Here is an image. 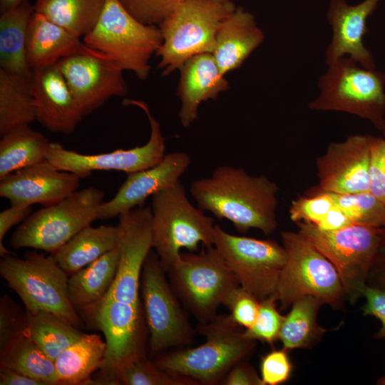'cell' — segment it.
I'll use <instances>...</instances> for the list:
<instances>
[{"instance_id": "6da1fadb", "label": "cell", "mask_w": 385, "mask_h": 385, "mask_svg": "<svg viewBox=\"0 0 385 385\" xmlns=\"http://www.w3.org/2000/svg\"><path fill=\"white\" fill-rule=\"evenodd\" d=\"M278 187L265 175L252 176L230 165L216 168L210 177L194 180L190 192L197 206L220 220H229L240 233L250 229L265 235L278 225Z\"/></svg>"}, {"instance_id": "7a4b0ae2", "label": "cell", "mask_w": 385, "mask_h": 385, "mask_svg": "<svg viewBox=\"0 0 385 385\" xmlns=\"http://www.w3.org/2000/svg\"><path fill=\"white\" fill-rule=\"evenodd\" d=\"M196 331L205 337L203 344L161 353L154 361L156 366L198 384H222L229 371L247 357L256 345L230 314H216L200 323Z\"/></svg>"}, {"instance_id": "3957f363", "label": "cell", "mask_w": 385, "mask_h": 385, "mask_svg": "<svg viewBox=\"0 0 385 385\" xmlns=\"http://www.w3.org/2000/svg\"><path fill=\"white\" fill-rule=\"evenodd\" d=\"M0 275L21 299L26 311L53 313L80 329L83 318L68 297L67 272L50 255L29 251L23 258L6 255L0 261Z\"/></svg>"}, {"instance_id": "277c9868", "label": "cell", "mask_w": 385, "mask_h": 385, "mask_svg": "<svg viewBox=\"0 0 385 385\" xmlns=\"http://www.w3.org/2000/svg\"><path fill=\"white\" fill-rule=\"evenodd\" d=\"M151 210L153 249L165 272L182 249L213 246L214 220L192 205L180 180L152 196Z\"/></svg>"}, {"instance_id": "5b68a950", "label": "cell", "mask_w": 385, "mask_h": 385, "mask_svg": "<svg viewBox=\"0 0 385 385\" xmlns=\"http://www.w3.org/2000/svg\"><path fill=\"white\" fill-rule=\"evenodd\" d=\"M231 1L186 0L158 26L163 41L156 52L166 76L190 58L214 51L220 24L235 9Z\"/></svg>"}, {"instance_id": "8992f818", "label": "cell", "mask_w": 385, "mask_h": 385, "mask_svg": "<svg viewBox=\"0 0 385 385\" xmlns=\"http://www.w3.org/2000/svg\"><path fill=\"white\" fill-rule=\"evenodd\" d=\"M281 239L287 260L274 294L279 309L284 310L299 298L315 297L335 309L346 299L333 264L300 233L283 231Z\"/></svg>"}, {"instance_id": "52a82bcc", "label": "cell", "mask_w": 385, "mask_h": 385, "mask_svg": "<svg viewBox=\"0 0 385 385\" xmlns=\"http://www.w3.org/2000/svg\"><path fill=\"white\" fill-rule=\"evenodd\" d=\"M83 41L111 58L123 71H131L145 80L150 70V58L156 53L163 37L159 27L139 21L120 0H106L97 23Z\"/></svg>"}, {"instance_id": "ba28073f", "label": "cell", "mask_w": 385, "mask_h": 385, "mask_svg": "<svg viewBox=\"0 0 385 385\" xmlns=\"http://www.w3.org/2000/svg\"><path fill=\"white\" fill-rule=\"evenodd\" d=\"M199 252L180 253L166 270L170 284L186 308L200 323L216 314L238 281L212 246Z\"/></svg>"}, {"instance_id": "9c48e42d", "label": "cell", "mask_w": 385, "mask_h": 385, "mask_svg": "<svg viewBox=\"0 0 385 385\" xmlns=\"http://www.w3.org/2000/svg\"><path fill=\"white\" fill-rule=\"evenodd\" d=\"M359 66L345 56L329 65L318 81L320 94L309 108L354 114L384 130L385 74Z\"/></svg>"}, {"instance_id": "30bf717a", "label": "cell", "mask_w": 385, "mask_h": 385, "mask_svg": "<svg viewBox=\"0 0 385 385\" xmlns=\"http://www.w3.org/2000/svg\"><path fill=\"white\" fill-rule=\"evenodd\" d=\"M103 197V190L88 187L32 212L12 234L11 247L31 248L52 254L98 219Z\"/></svg>"}, {"instance_id": "8fae6325", "label": "cell", "mask_w": 385, "mask_h": 385, "mask_svg": "<svg viewBox=\"0 0 385 385\" xmlns=\"http://www.w3.org/2000/svg\"><path fill=\"white\" fill-rule=\"evenodd\" d=\"M303 237L335 267L346 299L354 303L362 296L369 272L378 252L382 231L379 227L351 224L324 231L309 222H297Z\"/></svg>"}, {"instance_id": "7c38bea8", "label": "cell", "mask_w": 385, "mask_h": 385, "mask_svg": "<svg viewBox=\"0 0 385 385\" xmlns=\"http://www.w3.org/2000/svg\"><path fill=\"white\" fill-rule=\"evenodd\" d=\"M166 274L157 253L151 250L142 269L140 290L152 356L190 344L195 334Z\"/></svg>"}, {"instance_id": "4fadbf2b", "label": "cell", "mask_w": 385, "mask_h": 385, "mask_svg": "<svg viewBox=\"0 0 385 385\" xmlns=\"http://www.w3.org/2000/svg\"><path fill=\"white\" fill-rule=\"evenodd\" d=\"M213 246L242 288L260 301L274 294L287 260L283 245L269 239L235 235L215 225Z\"/></svg>"}, {"instance_id": "5bb4252c", "label": "cell", "mask_w": 385, "mask_h": 385, "mask_svg": "<svg viewBox=\"0 0 385 385\" xmlns=\"http://www.w3.org/2000/svg\"><path fill=\"white\" fill-rule=\"evenodd\" d=\"M83 312L103 333L106 344L99 376L92 384H117L115 372L119 366L135 356L146 354L148 326L143 304L105 297Z\"/></svg>"}, {"instance_id": "9a60e30c", "label": "cell", "mask_w": 385, "mask_h": 385, "mask_svg": "<svg viewBox=\"0 0 385 385\" xmlns=\"http://www.w3.org/2000/svg\"><path fill=\"white\" fill-rule=\"evenodd\" d=\"M123 104L139 107L146 114L150 135L145 144L109 153L83 154L68 150L58 143H51L46 159L58 169L72 173L80 178L88 177L97 170L123 171L128 174L158 164L165 155V143L160 124L150 113L145 102L125 99Z\"/></svg>"}, {"instance_id": "2e32d148", "label": "cell", "mask_w": 385, "mask_h": 385, "mask_svg": "<svg viewBox=\"0 0 385 385\" xmlns=\"http://www.w3.org/2000/svg\"><path fill=\"white\" fill-rule=\"evenodd\" d=\"M56 64L84 116L110 98L123 96L128 91L123 71L111 58L86 45L81 52L64 57Z\"/></svg>"}, {"instance_id": "e0dca14e", "label": "cell", "mask_w": 385, "mask_h": 385, "mask_svg": "<svg viewBox=\"0 0 385 385\" xmlns=\"http://www.w3.org/2000/svg\"><path fill=\"white\" fill-rule=\"evenodd\" d=\"M120 257L115 280L106 297L140 304V280L144 262L153 250L152 210L138 207L118 216Z\"/></svg>"}, {"instance_id": "ac0fdd59", "label": "cell", "mask_w": 385, "mask_h": 385, "mask_svg": "<svg viewBox=\"0 0 385 385\" xmlns=\"http://www.w3.org/2000/svg\"><path fill=\"white\" fill-rule=\"evenodd\" d=\"M371 138L351 135L342 142L331 143L317 160L319 184L314 190L337 194L369 192Z\"/></svg>"}, {"instance_id": "d6986e66", "label": "cell", "mask_w": 385, "mask_h": 385, "mask_svg": "<svg viewBox=\"0 0 385 385\" xmlns=\"http://www.w3.org/2000/svg\"><path fill=\"white\" fill-rule=\"evenodd\" d=\"M81 178L47 159L0 179V196L11 205L50 206L78 190Z\"/></svg>"}, {"instance_id": "ffe728a7", "label": "cell", "mask_w": 385, "mask_h": 385, "mask_svg": "<svg viewBox=\"0 0 385 385\" xmlns=\"http://www.w3.org/2000/svg\"><path fill=\"white\" fill-rule=\"evenodd\" d=\"M191 163L190 157L184 152L165 154L157 165L128 173L115 196L102 202L98 219L107 220L138 207L155 193L165 190L180 180Z\"/></svg>"}, {"instance_id": "44dd1931", "label": "cell", "mask_w": 385, "mask_h": 385, "mask_svg": "<svg viewBox=\"0 0 385 385\" xmlns=\"http://www.w3.org/2000/svg\"><path fill=\"white\" fill-rule=\"evenodd\" d=\"M36 120L48 130L71 134L84 116L57 64L32 70Z\"/></svg>"}, {"instance_id": "7402d4cb", "label": "cell", "mask_w": 385, "mask_h": 385, "mask_svg": "<svg viewBox=\"0 0 385 385\" xmlns=\"http://www.w3.org/2000/svg\"><path fill=\"white\" fill-rule=\"evenodd\" d=\"M380 1L364 0L353 6L346 0L330 1L327 16L333 35L326 51L328 66L348 55L363 68L374 69V58L364 46L363 37L368 31L367 18L374 11Z\"/></svg>"}, {"instance_id": "603a6c76", "label": "cell", "mask_w": 385, "mask_h": 385, "mask_svg": "<svg viewBox=\"0 0 385 385\" xmlns=\"http://www.w3.org/2000/svg\"><path fill=\"white\" fill-rule=\"evenodd\" d=\"M178 96L181 101L179 118L188 128L198 116L200 103L215 99L228 88V82L219 68L212 53H205L188 59L180 68Z\"/></svg>"}, {"instance_id": "cb8c5ba5", "label": "cell", "mask_w": 385, "mask_h": 385, "mask_svg": "<svg viewBox=\"0 0 385 385\" xmlns=\"http://www.w3.org/2000/svg\"><path fill=\"white\" fill-rule=\"evenodd\" d=\"M263 40L254 16L236 7L222 22L216 36L212 55L221 72L225 75L241 66Z\"/></svg>"}, {"instance_id": "d4e9b609", "label": "cell", "mask_w": 385, "mask_h": 385, "mask_svg": "<svg viewBox=\"0 0 385 385\" xmlns=\"http://www.w3.org/2000/svg\"><path fill=\"white\" fill-rule=\"evenodd\" d=\"M85 47L79 37L34 11L29 25L26 45L31 70L55 64Z\"/></svg>"}, {"instance_id": "484cf974", "label": "cell", "mask_w": 385, "mask_h": 385, "mask_svg": "<svg viewBox=\"0 0 385 385\" xmlns=\"http://www.w3.org/2000/svg\"><path fill=\"white\" fill-rule=\"evenodd\" d=\"M34 13V4L26 0L15 8L1 11L0 16V68L27 78H31L32 73L26 45Z\"/></svg>"}, {"instance_id": "4316f807", "label": "cell", "mask_w": 385, "mask_h": 385, "mask_svg": "<svg viewBox=\"0 0 385 385\" xmlns=\"http://www.w3.org/2000/svg\"><path fill=\"white\" fill-rule=\"evenodd\" d=\"M119 257L118 246L68 278V297L78 313L106 296L115 280Z\"/></svg>"}, {"instance_id": "83f0119b", "label": "cell", "mask_w": 385, "mask_h": 385, "mask_svg": "<svg viewBox=\"0 0 385 385\" xmlns=\"http://www.w3.org/2000/svg\"><path fill=\"white\" fill-rule=\"evenodd\" d=\"M118 244V225H89L51 255L63 270L73 274L116 248Z\"/></svg>"}, {"instance_id": "f1b7e54d", "label": "cell", "mask_w": 385, "mask_h": 385, "mask_svg": "<svg viewBox=\"0 0 385 385\" xmlns=\"http://www.w3.org/2000/svg\"><path fill=\"white\" fill-rule=\"evenodd\" d=\"M106 342L97 334H84L64 349L54 363L60 384H91L92 374L102 364Z\"/></svg>"}, {"instance_id": "f546056e", "label": "cell", "mask_w": 385, "mask_h": 385, "mask_svg": "<svg viewBox=\"0 0 385 385\" xmlns=\"http://www.w3.org/2000/svg\"><path fill=\"white\" fill-rule=\"evenodd\" d=\"M51 142L29 125L11 130L0 140V179L46 159Z\"/></svg>"}, {"instance_id": "4dcf8cb0", "label": "cell", "mask_w": 385, "mask_h": 385, "mask_svg": "<svg viewBox=\"0 0 385 385\" xmlns=\"http://www.w3.org/2000/svg\"><path fill=\"white\" fill-rule=\"evenodd\" d=\"M36 120L31 78L0 68V135Z\"/></svg>"}, {"instance_id": "1f68e13d", "label": "cell", "mask_w": 385, "mask_h": 385, "mask_svg": "<svg viewBox=\"0 0 385 385\" xmlns=\"http://www.w3.org/2000/svg\"><path fill=\"white\" fill-rule=\"evenodd\" d=\"M324 304L319 299L306 296L296 300L284 316L279 339L287 350L312 347L326 332L317 320V313Z\"/></svg>"}, {"instance_id": "d6a6232c", "label": "cell", "mask_w": 385, "mask_h": 385, "mask_svg": "<svg viewBox=\"0 0 385 385\" xmlns=\"http://www.w3.org/2000/svg\"><path fill=\"white\" fill-rule=\"evenodd\" d=\"M106 0H36L34 11L81 38L97 23Z\"/></svg>"}, {"instance_id": "836d02e7", "label": "cell", "mask_w": 385, "mask_h": 385, "mask_svg": "<svg viewBox=\"0 0 385 385\" xmlns=\"http://www.w3.org/2000/svg\"><path fill=\"white\" fill-rule=\"evenodd\" d=\"M0 366L41 380L48 385L60 384L54 361L27 334L15 339L0 353Z\"/></svg>"}, {"instance_id": "e575fe53", "label": "cell", "mask_w": 385, "mask_h": 385, "mask_svg": "<svg viewBox=\"0 0 385 385\" xmlns=\"http://www.w3.org/2000/svg\"><path fill=\"white\" fill-rule=\"evenodd\" d=\"M26 334L53 361L83 334L76 327L48 312H27Z\"/></svg>"}, {"instance_id": "d590c367", "label": "cell", "mask_w": 385, "mask_h": 385, "mask_svg": "<svg viewBox=\"0 0 385 385\" xmlns=\"http://www.w3.org/2000/svg\"><path fill=\"white\" fill-rule=\"evenodd\" d=\"M117 384L124 385H197L190 379L162 370L146 354L135 356L123 363L115 372Z\"/></svg>"}, {"instance_id": "8d00e7d4", "label": "cell", "mask_w": 385, "mask_h": 385, "mask_svg": "<svg viewBox=\"0 0 385 385\" xmlns=\"http://www.w3.org/2000/svg\"><path fill=\"white\" fill-rule=\"evenodd\" d=\"M332 194L335 205L345 211L353 224L379 228L385 226V204L369 192Z\"/></svg>"}, {"instance_id": "74e56055", "label": "cell", "mask_w": 385, "mask_h": 385, "mask_svg": "<svg viewBox=\"0 0 385 385\" xmlns=\"http://www.w3.org/2000/svg\"><path fill=\"white\" fill-rule=\"evenodd\" d=\"M277 302L274 295L260 301L253 324L250 328L245 329L246 337L270 345L279 339L284 316L279 312Z\"/></svg>"}, {"instance_id": "f35d334b", "label": "cell", "mask_w": 385, "mask_h": 385, "mask_svg": "<svg viewBox=\"0 0 385 385\" xmlns=\"http://www.w3.org/2000/svg\"><path fill=\"white\" fill-rule=\"evenodd\" d=\"M335 205L331 192L313 190L306 197L293 200L289 207V217L294 222L318 223Z\"/></svg>"}, {"instance_id": "ab89813d", "label": "cell", "mask_w": 385, "mask_h": 385, "mask_svg": "<svg viewBox=\"0 0 385 385\" xmlns=\"http://www.w3.org/2000/svg\"><path fill=\"white\" fill-rule=\"evenodd\" d=\"M27 312L6 294L0 299V353L15 339L26 334Z\"/></svg>"}, {"instance_id": "60d3db41", "label": "cell", "mask_w": 385, "mask_h": 385, "mask_svg": "<svg viewBox=\"0 0 385 385\" xmlns=\"http://www.w3.org/2000/svg\"><path fill=\"white\" fill-rule=\"evenodd\" d=\"M186 0H120L123 6L139 21L159 25Z\"/></svg>"}, {"instance_id": "b9f144b4", "label": "cell", "mask_w": 385, "mask_h": 385, "mask_svg": "<svg viewBox=\"0 0 385 385\" xmlns=\"http://www.w3.org/2000/svg\"><path fill=\"white\" fill-rule=\"evenodd\" d=\"M260 301L240 285L234 288L223 305L230 311L233 320L244 329L250 328L258 313Z\"/></svg>"}, {"instance_id": "7bdbcfd3", "label": "cell", "mask_w": 385, "mask_h": 385, "mask_svg": "<svg viewBox=\"0 0 385 385\" xmlns=\"http://www.w3.org/2000/svg\"><path fill=\"white\" fill-rule=\"evenodd\" d=\"M287 351L274 349L262 357L260 374L265 385H279L289 379L293 366Z\"/></svg>"}, {"instance_id": "ee69618b", "label": "cell", "mask_w": 385, "mask_h": 385, "mask_svg": "<svg viewBox=\"0 0 385 385\" xmlns=\"http://www.w3.org/2000/svg\"><path fill=\"white\" fill-rule=\"evenodd\" d=\"M369 178V192L385 204V138H371Z\"/></svg>"}, {"instance_id": "f6af8a7d", "label": "cell", "mask_w": 385, "mask_h": 385, "mask_svg": "<svg viewBox=\"0 0 385 385\" xmlns=\"http://www.w3.org/2000/svg\"><path fill=\"white\" fill-rule=\"evenodd\" d=\"M362 296L366 299V304L363 307L364 314L374 316L381 321L382 326L376 337L385 338V289L366 284Z\"/></svg>"}, {"instance_id": "bcb514c9", "label": "cell", "mask_w": 385, "mask_h": 385, "mask_svg": "<svg viewBox=\"0 0 385 385\" xmlns=\"http://www.w3.org/2000/svg\"><path fill=\"white\" fill-rule=\"evenodd\" d=\"M32 213V207L25 205H11L0 213V255L1 257L12 255L4 245L7 232L14 225L24 221Z\"/></svg>"}, {"instance_id": "7dc6e473", "label": "cell", "mask_w": 385, "mask_h": 385, "mask_svg": "<svg viewBox=\"0 0 385 385\" xmlns=\"http://www.w3.org/2000/svg\"><path fill=\"white\" fill-rule=\"evenodd\" d=\"M224 385H265L261 376L244 360L235 364L223 379Z\"/></svg>"}, {"instance_id": "c3c4849f", "label": "cell", "mask_w": 385, "mask_h": 385, "mask_svg": "<svg viewBox=\"0 0 385 385\" xmlns=\"http://www.w3.org/2000/svg\"><path fill=\"white\" fill-rule=\"evenodd\" d=\"M351 224L353 223L345 211L334 205L318 223L313 225L324 231H333Z\"/></svg>"}, {"instance_id": "681fc988", "label": "cell", "mask_w": 385, "mask_h": 385, "mask_svg": "<svg viewBox=\"0 0 385 385\" xmlns=\"http://www.w3.org/2000/svg\"><path fill=\"white\" fill-rule=\"evenodd\" d=\"M0 385H48V384L10 368L0 366Z\"/></svg>"}, {"instance_id": "f907efd6", "label": "cell", "mask_w": 385, "mask_h": 385, "mask_svg": "<svg viewBox=\"0 0 385 385\" xmlns=\"http://www.w3.org/2000/svg\"><path fill=\"white\" fill-rule=\"evenodd\" d=\"M26 0H0L1 12L15 8Z\"/></svg>"}, {"instance_id": "816d5d0a", "label": "cell", "mask_w": 385, "mask_h": 385, "mask_svg": "<svg viewBox=\"0 0 385 385\" xmlns=\"http://www.w3.org/2000/svg\"><path fill=\"white\" fill-rule=\"evenodd\" d=\"M220 1H224V2H227V1H231V0H219Z\"/></svg>"}, {"instance_id": "f5cc1de1", "label": "cell", "mask_w": 385, "mask_h": 385, "mask_svg": "<svg viewBox=\"0 0 385 385\" xmlns=\"http://www.w3.org/2000/svg\"><path fill=\"white\" fill-rule=\"evenodd\" d=\"M384 135H385V129L384 130Z\"/></svg>"}]
</instances>
